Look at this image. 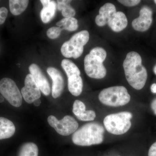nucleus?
<instances>
[{
  "label": "nucleus",
  "mask_w": 156,
  "mask_h": 156,
  "mask_svg": "<svg viewBox=\"0 0 156 156\" xmlns=\"http://www.w3.org/2000/svg\"><path fill=\"white\" fill-rule=\"evenodd\" d=\"M123 66L128 83L136 90L142 89L147 80V73L142 64V58L139 53L134 51L128 53Z\"/></svg>",
  "instance_id": "1"
},
{
  "label": "nucleus",
  "mask_w": 156,
  "mask_h": 156,
  "mask_svg": "<svg viewBox=\"0 0 156 156\" xmlns=\"http://www.w3.org/2000/svg\"><path fill=\"white\" fill-rule=\"evenodd\" d=\"M95 21L99 27L108 24L110 28L116 32L125 29L128 23L126 14L122 11L117 12L115 6L111 3H107L101 7Z\"/></svg>",
  "instance_id": "2"
},
{
  "label": "nucleus",
  "mask_w": 156,
  "mask_h": 156,
  "mask_svg": "<svg viewBox=\"0 0 156 156\" xmlns=\"http://www.w3.org/2000/svg\"><path fill=\"white\" fill-rule=\"evenodd\" d=\"M105 129L99 123H87L73 133L72 141L80 146H90L101 144L104 139Z\"/></svg>",
  "instance_id": "3"
},
{
  "label": "nucleus",
  "mask_w": 156,
  "mask_h": 156,
  "mask_svg": "<svg viewBox=\"0 0 156 156\" xmlns=\"http://www.w3.org/2000/svg\"><path fill=\"white\" fill-rule=\"evenodd\" d=\"M107 53L103 48L96 47L91 50L84 58V69L88 76L95 79H103L106 75L103 62Z\"/></svg>",
  "instance_id": "4"
},
{
  "label": "nucleus",
  "mask_w": 156,
  "mask_h": 156,
  "mask_svg": "<svg viewBox=\"0 0 156 156\" xmlns=\"http://www.w3.org/2000/svg\"><path fill=\"white\" fill-rule=\"evenodd\" d=\"M98 99L107 106L119 107L129 103L131 96L126 87L115 86L103 89L98 95Z\"/></svg>",
  "instance_id": "5"
},
{
  "label": "nucleus",
  "mask_w": 156,
  "mask_h": 156,
  "mask_svg": "<svg viewBox=\"0 0 156 156\" xmlns=\"http://www.w3.org/2000/svg\"><path fill=\"white\" fill-rule=\"evenodd\" d=\"M132 114L123 112L106 116L103 120L104 125L109 133L115 135L126 133L131 126Z\"/></svg>",
  "instance_id": "6"
},
{
  "label": "nucleus",
  "mask_w": 156,
  "mask_h": 156,
  "mask_svg": "<svg viewBox=\"0 0 156 156\" xmlns=\"http://www.w3.org/2000/svg\"><path fill=\"white\" fill-rule=\"evenodd\" d=\"M89 34L87 30H83L75 34L68 41L62 46L61 52L66 58H77L82 55L84 46L89 41Z\"/></svg>",
  "instance_id": "7"
},
{
  "label": "nucleus",
  "mask_w": 156,
  "mask_h": 156,
  "mask_svg": "<svg viewBox=\"0 0 156 156\" xmlns=\"http://www.w3.org/2000/svg\"><path fill=\"white\" fill-rule=\"evenodd\" d=\"M61 66L67 76L69 91L74 96H79L82 93L83 87L80 71L74 62L67 59L62 61Z\"/></svg>",
  "instance_id": "8"
},
{
  "label": "nucleus",
  "mask_w": 156,
  "mask_h": 156,
  "mask_svg": "<svg viewBox=\"0 0 156 156\" xmlns=\"http://www.w3.org/2000/svg\"><path fill=\"white\" fill-rule=\"evenodd\" d=\"M0 93L13 106L19 107L22 105V94L12 79L4 78L0 80Z\"/></svg>",
  "instance_id": "9"
},
{
  "label": "nucleus",
  "mask_w": 156,
  "mask_h": 156,
  "mask_svg": "<svg viewBox=\"0 0 156 156\" xmlns=\"http://www.w3.org/2000/svg\"><path fill=\"white\" fill-rule=\"evenodd\" d=\"M48 122L56 132L62 136H67L73 134L79 127V124L74 118L69 115L65 116L58 120L53 115H50L48 119Z\"/></svg>",
  "instance_id": "10"
},
{
  "label": "nucleus",
  "mask_w": 156,
  "mask_h": 156,
  "mask_svg": "<svg viewBox=\"0 0 156 156\" xmlns=\"http://www.w3.org/2000/svg\"><path fill=\"white\" fill-rule=\"evenodd\" d=\"M24 85V87L21 89V93L26 102L32 103L35 101L40 99L41 97V90L30 74L27 75L26 77Z\"/></svg>",
  "instance_id": "11"
},
{
  "label": "nucleus",
  "mask_w": 156,
  "mask_h": 156,
  "mask_svg": "<svg viewBox=\"0 0 156 156\" xmlns=\"http://www.w3.org/2000/svg\"><path fill=\"white\" fill-rule=\"evenodd\" d=\"M152 22V10L148 6L145 5L140 11L139 17L134 19L131 24L134 30L142 32L150 28Z\"/></svg>",
  "instance_id": "12"
},
{
  "label": "nucleus",
  "mask_w": 156,
  "mask_h": 156,
  "mask_svg": "<svg viewBox=\"0 0 156 156\" xmlns=\"http://www.w3.org/2000/svg\"><path fill=\"white\" fill-rule=\"evenodd\" d=\"M29 69L41 92L46 96H48L51 92L50 83L41 68L33 63L30 66Z\"/></svg>",
  "instance_id": "13"
},
{
  "label": "nucleus",
  "mask_w": 156,
  "mask_h": 156,
  "mask_svg": "<svg viewBox=\"0 0 156 156\" xmlns=\"http://www.w3.org/2000/svg\"><path fill=\"white\" fill-rule=\"evenodd\" d=\"M47 72L52 79V95L53 98H56L61 95L64 87V81L61 73L55 68L50 67Z\"/></svg>",
  "instance_id": "14"
},
{
  "label": "nucleus",
  "mask_w": 156,
  "mask_h": 156,
  "mask_svg": "<svg viewBox=\"0 0 156 156\" xmlns=\"http://www.w3.org/2000/svg\"><path fill=\"white\" fill-rule=\"evenodd\" d=\"M85 104L81 101L76 100L73 105V112L78 119L82 121H91L95 119L96 114L94 111H86Z\"/></svg>",
  "instance_id": "15"
},
{
  "label": "nucleus",
  "mask_w": 156,
  "mask_h": 156,
  "mask_svg": "<svg viewBox=\"0 0 156 156\" xmlns=\"http://www.w3.org/2000/svg\"><path fill=\"white\" fill-rule=\"evenodd\" d=\"M40 2L43 7L41 12V19L44 23H48L55 16L57 5L52 0H41Z\"/></svg>",
  "instance_id": "16"
},
{
  "label": "nucleus",
  "mask_w": 156,
  "mask_h": 156,
  "mask_svg": "<svg viewBox=\"0 0 156 156\" xmlns=\"http://www.w3.org/2000/svg\"><path fill=\"white\" fill-rule=\"evenodd\" d=\"M15 126L10 120L4 117H0V140L7 139L14 135Z\"/></svg>",
  "instance_id": "17"
},
{
  "label": "nucleus",
  "mask_w": 156,
  "mask_h": 156,
  "mask_svg": "<svg viewBox=\"0 0 156 156\" xmlns=\"http://www.w3.org/2000/svg\"><path fill=\"white\" fill-rule=\"evenodd\" d=\"M29 1L27 0H10L9 8L13 15L17 16L25 11Z\"/></svg>",
  "instance_id": "18"
},
{
  "label": "nucleus",
  "mask_w": 156,
  "mask_h": 156,
  "mask_svg": "<svg viewBox=\"0 0 156 156\" xmlns=\"http://www.w3.org/2000/svg\"><path fill=\"white\" fill-rule=\"evenodd\" d=\"M72 1L69 0H58L57 8L59 11H62V14L65 18L73 17L75 15L76 12L75 9L71 6Z\"/></svg>",
  "instance_id": "19"
},
{
  "label": "nucleus",
  "mask_w": 156,
  "mask_h": 156,
  "mask_svg": "<svg viewBox=\"0 0 156 156\" xmlns=\"http://www.w3.org/2000/svg\"><path fill=\"white\" fill-rule=\"evenodd\" d=\"M56 25L62 30L69 31L76 30L79 27L77 20L73 17L63 18L57 22Z\"/></svg>",
  "instance_id": "20"
},
{
  "label": "nucleus",
  "mask_w": 156,
  "mask_h": 156,
  "mask_svg": "<svg viewBox=\"0 0 156 156\" xmlns=\"http://www.w3.org/2000/svg\"><path fill=\"white\" fill-rule=\"evenodd\" d=\"M18 156H38V148L34 143H26L20 147Z\"/></svg>",
  "instance_id": "21"
},
{
  "label": "nucleus",
  "mask_w": 156,
  "mask_h": 156,
  "mask_svg": "<svg viewBox=\"0 0 156 156\" xmlns=\"http://www.w3.org/2000/svg\"><path fill=\"white\" fill-rule=\"evenodd\" d=\"M62 30V29L58 27H53L49 28L47 31V36L50 39L57 38L60 36Z\"/></svg>",
  "instance_id": "22"
},
{
  "label": "nucleus",
  "mask_w": 156,
  "mask_h": 156,
  "mask_svg": "<svg viewBox=\"0 0 156 156\" xmlns=\"http://www.w3.org/2000/svg\"><path fill=\"white\" fill-rule=\"evenodd\" d=\"M119 2L127 7H133L138 5L141 2L140 0H119Z\"/></svg>",
  "instance_id": "23"
},
{
  "label": "nucleus",
  "mask_w": 156,
  "mask_h": 156,
  "mask_svg": "<svg viewBox=\"0 0 156 156\" xmlns=\"http://www.w3.org/2000/svg\"><path fill=\"white\" fill-rule=\"evenodd\" d=\"M8 14V9L5 7L0 8V25H2L5 23Z\"/></svg>",
  "instance_id": "24"
},
{
  "label": "nucleus",
  "mask_w": 156,
  "mask_h": 156,
  "mask_svg": "<svg viewBox=\"0 0 156 156\" xmlns=\"http://www.w3.org/2000/svg\"><path fill=\"white\" fill-rule=\"evenodd\" d=\"M148 156H156V141L150 148L148 151Z\"/></svg>",
  "instance_id": "25"
},
{
  "label": "nucleus",
  "mask_w": 156,
  "mask_h": 156,
  "mask_svg": "<svg viewBox=\"0 0 156 156\" xmlns=\"http://www.w3.org/2000/svg\"><path fill=\"white\" fill-rule=\"evenodd\" d=\"M151 108L153 111L154 114L156 115V98L153 100L151 103Z\"/></svg>",
  "instance_id": "26"
},
{
  "label": "nucleus",
  "mask_w": 156,
  "mask_h": 156,
  "mask_svg": "<svg viewBox=\"0 0 156 156\" xmlns=\"http://www.w3.org/2000/svg\"><path fill=\"white\" fill-rule=\"evenodd\" d=\"M151 90L153 93H156V84L154 83L151 85Z\"/></svg>",
  "instance_id": "27"
},
{
  "label": "nucleus",
  "mask_w": 156,
  "mask_h": 156,
  "mask_svg": "<svg viewBox=\"0 0 156 156\" xmlns=\"http://www.w3.org/2000/svg\"><path fill=\"white\" fill-rule=\"evenodd\" d=\"M41 102L40 99H37L33 102L34 105L35 106H39L41 104Z\"/></svg>",
  "instance_id": "28"
},
{
  "label": "nucleus",
  "mask_w": 156,
  "mask_h": 156,
  "mask_svg": "<svg viewBox=\"0 0 156 156\" xmlns=\"http://www.w3.org/2000/svg\"><path fill=\"white\" fill-rule=\"evenodd\" d=\"M4 101V98L2 95H0V103H2Z\"/></svg>",
  "instance_id": "29"
},
{
  "label": "nucleus",
  "mask_w": 156,
  "mask_h": 156,
  "mask_svg": "<svg viewBox=\"0 0 156 156\" xmlns=\"http://www.w3.org/2000/svg\"><path fill=\"white\" fill-rule=\"evenodd\" d=\"M154 72V73L156 75V64L154 66L153 69Z\"/></svg>",
  "instance_id": "30"
},
{
  "label": "nucleus",
  "mask_w": 156,
  "mask_h": 156,
  "mask_svg": "<svg viewBox=\"0 0 156 156\" xmlns=\"http://www.w3.org/2000/svg\"><path fill=\"white\" fill-rule=\"evenodd\" d=\"M154 3L156 4V0H154Z\"/></svg>",
  "instance_id": "31"
}]
</instances>
